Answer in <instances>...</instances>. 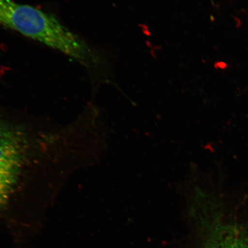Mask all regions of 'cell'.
I'll use <instances>...</instances> for the list:
<instances>
[{
  "mask_svg": "<svg viewBox=\"0 0 248 248\" xmlns=\"http://www.w3.org/2000/svg\"><path fill=\"white\" fill-rule=\"evenodd\" d=\"M0 26L67 55L92 69L99 57L81 38L54 15L14 0H0Z\"/></svg>",
  "mask_w": 248,
  "mask_h": 248,
  "instance_id": "1",
  "label": "cell"
},
{
  "mask_svg": "<svg viewBox=\"0 0 248 248\" xmlns=\"http://www.w3.org/2000/svg\"><path fill=\"white\" fill-rule=\"evenodd\" d=\"M23 139L16 131L0 124V209L8 203L22 169Z\"/></svg>",
  "mask_w": 248,
  "mask_h": 248,
  "instance_id": "2",
  "label": "cell"
},
{
  "mask_svg": "<svg viewBox=\"0 0 248 248\" xmlns=\"http://www.w3.org/2000/svg\"><path fill=\"white\" fill-rule=\"evenodd\" d=\"M214 208L193 215L201 231L200 248H248V232L233 224L217 218Z\"/></svg>",
  "mask_w": 248,
  "mask_h": 248,
  "instance_id": "3",
  "label": "cell"
}]
</instances>
